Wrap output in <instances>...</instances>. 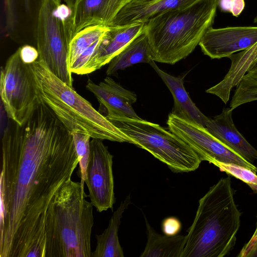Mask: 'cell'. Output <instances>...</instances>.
<instances>
[{"label": "cell", "mask_w": 257, "mask_h": 257, "mask_svg": "<svg viewBox=\"0 0 257 257\" xmlns=\"http://www.w3.org/2000/svg\"><path fill=\"white\" fill-rule=\"evenodd\" d=\"M85 183L90 202L99 212L112 209L115 203L113 156L102 140L92 139Z\"/></svg>", "instance_id": "cell-10"}, {"label": "cell", "mask_w": 257, "mask_h": 257, "mask_svg": "<svg viewBox=\"0 0 257 257\" xmlns=\"http://www.w3.org/2000/svg\"><path fill=\"white\" fill-rule=\"evenodd\" d=\"M170 132L188 144L202 161L239 165L254 172L256 167L212 135L205 127L170 113L167 122Z\"/></svg>", "instance_id": "cell-9"}, {"label": "cell", "mask_w": 257, "mask_h": 257, "mask_svg": "<svg viewBox=\"0 0 257 257\" xmlns=\"http://www.w3.org/2000/svg\"><path fill=\"white\" fill-rule=\"evenodd\" d=\"M20 48L21 56L24 62L32 64L38 59L39 53L36 48L30 45H25Z\"/></svg>", "instance_id": "cell-27"}, {"label": "cell", "mask_w": 257, "mask_h": 257, "mask_svg": "<svg viewBox=\"0 0 257 257\" xmlns=\"http://www.w3.org/2000/svg\"><path fill=\"white\" fill-rule=\"evenodd\" d=\"M155 62L153 60L149 64L162 78L173 97L174 104L171 113L205 127L210 118L205 116L190 98L184 86L183 79L163 71Z\"/></svg>", "instance_id": "cell-17"}, {"label": "cell", "mask_w": 257, "mask_h": 257, "mask_svg": "<svg viewBox=\"0 0 257 257\" xmlns=\"http://www.w3.org/2000/svg\"><path fill=\"white\" fill-rule=\"evenodd\" d=\"M130 0H81L73 16L66 20L69 42L84 28L94 25L110 27L121 8Z\"/></svg>", "instance_id": "cell-12"}, {"label": "cell", "mask_w": 257, "mask_h": 257, "mask_svg": "<svg viewBox=\"0 0 257 257\" xmlns=\"http://www.w3.org/2000/svg\"><path fill=\"white\" fill-rule=\"evenodd\" d=\"M238 257H257V227L249 241L245 243Z\"/></svg>", "instance_id": "cell-26"}, {"label": "cell", "mask_w": 257, "mask_h": 257, "mask_svg": "<svg viewBox=\"0 0 257 257\" xmlns=\"http://www.w3.org/2000/svg\"><path fill=\"white\" fill-rule=\"evenodd\" d=\"M131 203V194H129L113 212L107 227L101 234L96 235V246L92 252L91 257L124 256L118 239V231L122 214Z\"/></svg>", "instance_id": "cell-18"}, {"label": "cell", "mask_w": 257, "mask_h": 257, "mask_svg": "<svg viewBox=\"0 0 257 257\" xmlns=\"http://www.w3.org/2000/svg\"><path fill=\"white\" fill-rule=\"evenodd\" d=\"M182 224L176 217L170 216L164 219L162 224V231L168 236L177 235L181 231Z\"/></svg>", "instance_id": "cell-25"}, {"label": "cell", "mask_w": 257, "mask_h": 257, "mask_svg": "<svg viewBox=\"0 0 257 257\" xmlns=\"http://www.w3.org/2000/svg\"><path fill=\"white\" fill-rule=\"evenodd\" d=\"M244 76L257 79V64L249 70Z\"/></svg>", "instance_id": "cell-30"}, {"label": "cell", "mask_w": 257, "mask_h": 257, "mask_svg": "<svg viewBox=\"0 0 257 257\" xmlns=\"http://www.w3.org/2000/svg\"><path fill=\"white\" fill-rule=\"evenodd\" d=\"M256 227H257V226H256Z\"/></svg>", "instance_id": "cell-33"}, {"label": "cell", "mask_w": 257, "mask_h": 257, "mask_svg": "<svg viewBox=\"0 0 257 257\" xmlns=\"http://www.w3.org/2000/svg\"><path fill=\"white\" fill-rule=\"evenodd\" d=\"M257 43V27H228L209 28L199 45L204 54L211 59L229 58Z\"/></svg>", "instance_id": "cell-11"}, {"label": "cell", "mask_w": 257, "mask_h": 257, "mask_svg": "<svg viewBox=\"0 0 257 257\" xmlns=\"http://www.w3.org/2000/svg\"><path fill=\"white\" fill-rule=\"evenodd\" d=\"M81 1V0H64L71 12L70 15L68 19H70L73 16L76 7Z\"/></svg>", "instance_id": "cell-29"}, {"label": "cell", "mask_w": 257, "mask_h": 257, "mask_svg": "<svg viewBox=\"0 0 257 257\" xmlns=\"http://www.w3.org/2000/svg\"><path fill=\"white\" fill-rule=\"evenodd\" d=\"M0 94L8 116L20 125L27 121L42 101L31 64L22 60L20 48L2 68Z\"/></svg>", "instance_id": "cell-8"}, {"label": "cell", "mask_w": 257, "mask_h": 257, "mask_svg": "<svg viewBox=\"0 0 257 257\" xmlns=\"http://www.w3.org/2000/svg\"><path fill=\"white\" fill-rule=\"evenodd\" d=\"M229 176L221 178L199 200L181 257H223L233 248L241 213Z\"/></svg>", "instance_id": "cell-2"}, {"label": "cell", "mask_w": 257, "mask_h": 257, "mask_svg": "<svg viewBox=\"0 0 257 257\" xmlns=\"http://www.w3.org/2000/svg\"><path fill=\"white\" fill-rule=\"evenodd\" d=\"M217 4L218 0H197L146 22L153 59L174 64L191 53L212 27Z\"/></svg>", "instance_id": "cell-4"}, {"label": "cell", "mask_w": 257, "mask_h": 257, "mask_svg": "<svg viewBox=\"0 0 257 257\" xmlns=\"http://www.w3.org/2000/svg\"><path fill=\"white\" fill-rule=\"evenodd\" d=\"M86 88L104 109L106 117L120 115L140 118L132 107L137 100L135 93L124 88L110 77H106L98 84L89 80Z\"/></svg>", "instance_id": "cell-13"}, {"label": "cell", "mask_w": 257, "mask_h": 257, "mask_svg": "<svg viewBox=\"0 0 257 257\" xmlns=\"http://www.w3.org/2000/svg\"><path fill=\"white\" fill-rule=\"evenodd\" d=\"M35 0H23L25 12L29 13ZM18 0H3L4 24L3 33L9 36L16 31L19 23L18 12Z\"/></svg>", "instance_id": "cell-22"}, {"label": "cell", "mask_w": 257, "mask_h": 257, "mask_svg": "<svg viewBox=\"0 0 257 257\" xmlns=\"http://www.w3.org/2000/svg\"><path fill=\"white\" fill-rule=\"evenodd\" d=\"M84 185L64 182L51 199L45 220V257H91L93 205Z\"/></svg>", "instance_id": "cell-3"}, {"label": "cell", "mask_w": 257, "mask_h": 257, "mask_svg": "<svg viewBox=\"0 0 257 257\" xmlns=\"http://www.w3.org/2000/svg\"><path fill=\"white\" fill-rule=\"evenodd\" d=\"M222 172H224L246 183L255 193H257V175L253 171L242 166L217 162L214 164Z\"/></svg>", "instance_id": "cell-24"}, {"label": "cell", "mask_w": 257, "mask_h": 257, "mask_svg": "<svg viewBox=\"0 0 257 257\" xmlns=\"http://www.w3.org/2000/svg\"><path fill=\"white\" fill-rule=\"evenodd\" d=\"M41 99L71 133L135 145V142L39 60L31 64Z\"/></svg>", "instance_id": "cell-5"}, {"label": "cell", "mask_w": 257, "mask_h": 257, "mask_svg": "<svg viewBox=\"0 0 257 257\" xmlns=\"http://www.w3.org/2000/svg\"><path fill=\"white\" fill-rule=\"evenodd\" d=\"M256 173H257V167H256Z\"/></svg>", "instance_id": "cell-32"}, {"label": "cell", "mask_w": 257, "mask_h": 257, "mask_svg": "<svg viewBox=\"0 0 257 257\" xmlns=\"http://www.w3.org/2000/svg\"><path fill=\"white\" fill-rule=\"evenodd\" d=\"M106 118L130 137L136 146L148 151L174 172L195 171L202 161L188 144L158 124L124 116Z\"/></svg>", "instance_id": "cell-6"}, {"label": "cell", "mask_w": 257, "mask_h": 257, "mask_svg": "<svg viewBox=\"0 0 257 257\" xmlns=\"http://www.w3.org/2000/svg\"><path fill=\"white\" fill-rule=\"evenodd\" d=\"M108 29L107 26L94 25L86 27L75 35L69 44L68 66L85 50L102 39Z\"/></svg>", "instance_id": "cell-21"}, {"label": "cell", "mask_w": 257, "mask_h": 257, "mask_svg": "<svg viewBox=\"0 0 257 257\" xmlns=\"http://www.w3.org/2000/svg\"><path fill=\"white\" fill-rule=\"evenodd\" d=\"M229 11L234 16H237L243 10L244 7L243 0H231Z\"/></svg>", "instance_id": "cell-28"}, {"label": "cell", "mask_w": 257, "mask_h": 257, "mask_svg": "<svg viewBox=\"0 0 257 257\" xmlns=\"http://www.w3.org/2000/svg\"><path fill=\"white\" fill-rule=\"evenodd\" d=\"M146 22L109 27L87 67V74L108 64L128 44L145 31Z\"/></svg>", "instance_id": "cell-14"}, {"label": "cell", "mask_w": 257, "mask_h": 257, "mask_svg": "<svg viewBox=\"0 0 257 257\" xmlns=\"http://www.w3.org/2000/svg\"><path fill=\"white\" fill-rule=\"evenodd\" d=\"M232 111L230 107L224 108L221 113L210 119L205 127L223 144L253 164L257 160V150L236 128L232 119Z\"/></svg>", "instance_id": "cell-15"}, {"label": "cell", "mask_w": 257, "mask_h": 257, "mask_svg": "<svg viewBox=\"0 0 257 257\" xmlns=\"http://www.w3.org/2000/svg\"><path fill=\"white\" fill-rule=\"evenodd\" d=\"M0 257H44L49 203L79 161L72 133L42 100L2 137Z\"/></svg>", "instance_id": "cell-1"}, {"label": "cell", "mask_w": 257, "mask_h": 257, "mask_svg": "<svg viewBox=\"0 0 257 257\" xmlns=\"http://www.w3.org/2000/svg\"><path fill=\"white\" fill-rule=\"evenodd\" d=\"M197 0H157L138 4L130 1L114 19L110 26L147 22L168 11L186 7Z\"/></svg>", "instance_id": "cell-16"}, {"label": "cell", "mask_w": 257, "mask_h": 257, "mask_svg": "<svg viewBox=\"0 0 257 257\" xmlns=\"http://www.w3.org/2000/svg\"><path fill=\"white\" fill-rule=\"evenodd\" d=\"M74 144L78 157L81 183L84 184L86 179V171L90 155V142L91 137L85 134L73 133Z\"/></svg>", "instance_id": "cell-23"}, {"label": "cell", "mask_w": 257, "mask_h": 257, "mask_svg": "<svg viewBox=\"0 0 257 257\" xmlns=\"http://www.w3.org/2000/svg\"><path fill=\"white\" fill-rule=\"evenodd\" d=\"M157 0H130L131 2L138 4H146L155 2Z\"/></svg>", "instance_id": "cell-31"}, {"label": "cell", "mask_w": 257, "mask_h": 257, "mask_svg": "<svg viewBox=\"0 0 257 257\" xmlns=\"http://www.w3.org/2000/svg\"><path fill=\"white\" fill-rule=\"evenodd\" d=\"M70 10L61 0H41L37 17L35 32L38 60L51 72L72 87V73L68 64L69 40L66 20Z\"/></svg>", "instance_id": "cell-7"}, {"label": "cell", "mask_w": 257, "mask_h": 257, "mask_svg": "<svg viewBox=\"0 0 257 257\" xmlns=\"http://www.w3.org/2000/svg\"><path fill=\"white\" fill-rule=\"evenodd\" d=\"M154 60L145 31L128 44L108 63V76L114 75L117 71L140 63H150Z\"/></svg>", "instance_id": "cell-19"}, {"label": "cell", "mask_w": 257, "mask_h": 257, "mask_svg": "<svg viewBox=\"0 0 257 257\" xmlns=\"http://www.w3.org/2000/svg\"><path fill=\"white\" fill-rule=\"evenodd\" d=\"M145 220L147 242L141 257H181L185 235L168 236L158 233Z\"/></svg>", "instance_id": "cell-20"}]
</instances>
